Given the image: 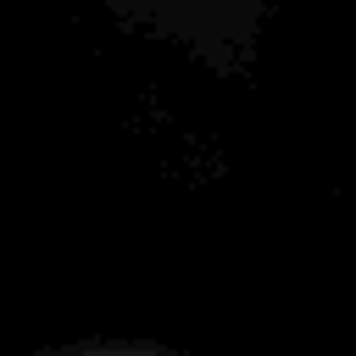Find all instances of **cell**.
Listing matches in <instances>:
<instances>
[{"label": "cell", "mask_w": 356, "mask_h": 356, "mask_svg": "<svg viewBox=\"0 0 356 356\" xmlns=\"http://www.w3.org/2000/svg\"><path fill=\"white\" fill-rule=\"evenodd\" d=\"M117 356H150V350H117Z\"/></svg>", "instance_id": "obj_1"}]
</instances>
